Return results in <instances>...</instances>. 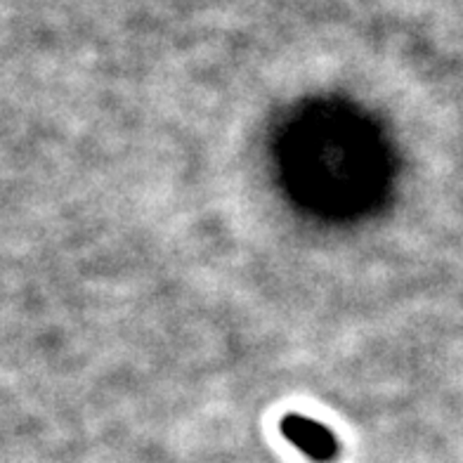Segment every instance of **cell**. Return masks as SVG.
I'll list each match as a JSON object with an SVG mask.
<instances>
[{"label":"cell","mask_w":463,"mask_h":463,"mask_svg":"<svg viewBox=\"0 0 463 463\" xmlns=\"http://www.w3.org/2000/svg\"><path fill=\"white\" fill-rule=\"evenodd\" d=\"M287 435L293 442H298L307 454H315V457L319 458L329 457L331 449H334V439H331V435L326 433L324 428H319L317 423H312V420L288 419Z\"/></svg>","instance_id":"cell-1"}]
</instances>
